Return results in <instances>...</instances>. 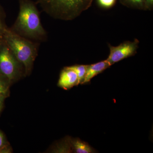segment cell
<instances>
[{"instance_id": "obj_1", "label": "cell", "mask_w": 153, "mask_h": 153, "mask_svg": "<svg viewBox=\"0 0 153 153\" xmlns=\"http://www.w3.org/2000/svg\"><path fill=\"white\" fill-rule=\"evenodd\" d=\"M19 12L11 31L30 40L45 41L47 32L42 26L36 4L31 0H19Z\"/></svg>"}, {"instance_id": "obj_2", "label": "cell", "mask_w": 153, "mask_h": 153, "mask_svg": "<svg viewBox=\"0 0 153 153\" xmlns=\"http://www.w3.org/2000/svg\"><path fill=\"white\" fill-rule=\"evenodd\" d=\"M93 0H37L45 13L53 18L71 21L87 10Z\"/></svg>"}, {"instance_id": "obj_3", "label": "cell", "mask_w": 153, "mask_h": 153, "mask_svg": "<svg viewBox=\"0 0 153 153\" xmlns=\"http://www.w3.org/2000/svg\"><path fill=\"white\" fill-rule=\"evenodd\" d=\"M2 38L24 66L25 74L29 75L32 71L34 61L38 55V43L17 35L7 28Z\"/></svg>"}, {"instance_id": "obj_4", "label": "cell", "mask_w": 153, "mask_h": 153, "mask_svg": "<svg viewBox=\"0 0 153 153\" xmlns=\"http://www.w3.org/2000/svg\"><path fill=\"white\" fill-rule=\"evenodd\" d=\"M25 74V69L3 38L0 39V76L10 84Z\"/></svg>"}, {"instance_id": "obj_5", "label": "cell", "mask_w": 153, "mask_h": 153, "mask_svg": "<svg viewBox=\"0 0 153 153\" xmlns=\"http://www.w3.org/2000/svg\"><path fill=\"white\" fill-rule=\"evenodd\" d=\"M140 41L135 39L133 41L124 42L116 47L108 45L109 55L106 60L112 66L114 63L131 56L137 53Z\"/></svg>"}, {"instance_id": "obj_6", "label": "cell", "mask_w": 153, "mask_h": 153, "mask_svg": "<svg viewBox=\"0 0 153 153\" xmlns=\"http://www.w3.org/2000/svg\"><path fill=\"white\" fill-rule=\"evenodd\" d=\"M79 85L78 77L76 72L68 67H64L61 71L57 85L65 90Z\"/></svg>"}, {"instance_id": "obj_7", "label": "cell", "mask_w": 153, "mask_h": 153, "mask_svg": "<svg viewBox=\"0 0 153 153\" xmlns=\"http://www.w3.org/2000/svg\"><path fill=\"white\" fill-rule=\"evenodd\" d=\"M111 66L106 60L94 64L88 65L86 74L83 84L90 82L91 80L98 74L102 73L107 68Z\"/></svg>"}, {"instance_id": "obj_8", "label": "cell", "mask_w": 153, "mask_h": 153, "mask_svg": "<svg viewBox=\"0 0 153 153\" xmlns=\"http://www.w3.org/2000/svg\"><path fill=\"white\" fill-rule=\"evenodd\" d=\"M71 151L76 153H92L95 150L88 144L78 138L69 139Z\"/></svg>"}, {"instance_id": "obj_9", "label": "cell", "mask_w": 153, "mask_h": 153, "mask_svg": "<svg viewBox=\"0 0 153 153\" xmlns=\"http://www.w3.org/2000/svg\"><path fill=\"white\" fill-rule=\"evenodd\" d=\"M122 4L130 8L146 10L145 0H119Z\"/></svg>"}, {"instance_id": "obj_10", "label": "cell", "mask_w": 153, "mask_h": 153, "mask_svg": "<svg viewBox=\"0 0 153 153\" xmlns=\"http://www.w3.org/2000/svg\"><path fill=\"white\" fill-rule=\"evenodd\" d=\"M88 65H75L68 66L74 70L78 77L79 84H83L85 79Z\"/></svg>"}, {"instance_id": "obj_11", "label": "cell", "mask_w": 153, "mask_h": 153, "mask_svg": "<svg viewBox=\"0 0 153 153\" xmlns=\"http://www.w3.org/2000/svg\"><path fill=\"white\" fill-rule=\"evenodd\" d=\"M11 84L2 76H0V97L7 98L10 95Z\"/></svg>"}, {"instance_id": "obj_12", "label": "cell", "mask_w": 153, "mask_h": 153, "mask_svg": "<svg viewBox=\"0 0 153 153\" xmlns=\"http://www.w3.org/2000/svg\"><path fill=\"white\" fill-rule=\"evenodd\" d=\"M69 139L67 138L64 142L57 145V146H55L53 148V150H52V152H72Z\"/></svg>"}, {"instance_id": "obj_13", "label": "cell", "mask_w": 153, "mask_h": 153, "mask_svg": "<svg viewBox=\"0 0 153 153\" xmlns=\"http://www.w3.org/2000/svg\"><path fill=\"white\" fill-rule=\"evenodd\" d=\"M116 0H97L99 5L105 9L112 7L115 4Z\"/></svg>"}, {"instance_id": "obj_14", "label": "cell", "mask_w": 153, "mask_h": 153, "mask_svg": "<svg viewBox=\"0 0 153 153\" xmlns=\"http://www.w3.org/2000/svg\"><path fill=\"white\" fill-rule=\"evenodd\" d=\"M7 29L4 21V15L0 8V39L3 38L4 33Z\"/></svg>"}, {"instance_id": "obj_15", "label": "cell", "mask_w": 153, "mask_h": 153, "mask_svg": "<svg viewBox=\"0 0 153 153\" xmlns=\"http://www.w3.org/2000/svg\"><path fill=\"white\" fill-rule=\"evenodd\" d=\"M10 145L8 142L7 141L4 134L3 132L0 130V151L4 147Z\"/></svg>"}, {"instance_id": "obj_16", "label": "cell", "mask_w": 153, "mask_h": 153, "mask_svg": "<svg viewBox=\"0 0 153 153\" xmlns=\"http://www.w3.org/2000/svg\"><path fill=\"white\" fill-rule=\"evenodd\" d=\"M147 10H152L153 8V0H145Z\"/></svg>"}, {"instance_id": "obj_17", "label": "cell", "mask_w": 153, "mask_h": 153, "mask_svg": "<svg viewBox=\"0 0 153 153\" xmlns=\"http://www.w3.org/2000/svg\"><path fill=\"white\" fill-rule=\"evenodd\" d=\"M12 148L10 145H9L2 149L0 151V153H12Z\"/></svg>"}, {"instance_id": "obj_18", "label": "cell", "mask_w": 153, "mask_h": 153, "mask_svg": "<svg viewBox=\"0 0 153 153\" xmlns=\"http://www.w3.org/2000/svg\"><path fill=\"white\" fill-rule=\"evenodd\" d=\"M5 97H0V113L2 110L3 107H4V104L5 100Z\"/></svg>"}]
</instances>
